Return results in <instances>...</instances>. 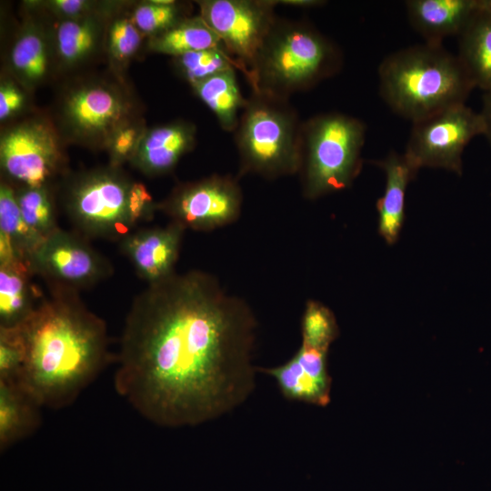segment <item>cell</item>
<instances>
[{
	"label": "cell",
	"instance_id": "1",
	"mask_svg": "<svg viewBox=\"0 0 491 491\" xmlns=\"http://www.w3.org/2000/svg\"><path fill=\"white\" fill-rule=\"evenodd\" d=\"M258 322L248 303L201 270L175 272L137 295L123 329L115 391L148 421L198 426L256 386Z\"/></svg>",
	"mask_w": 491,
	"mask_h": 491
},
{
	"label": "cell",
	"instance_id": "2",
	"mask_svg": "<svg viewBox=\"0 0 491 491\" xmlns=\"http://www.w3.org/2000/svg\"><path fill=\"white\" fill-rule=\"evenodd\" d=\"M20 326L26 356L19 384L42 407L71 405L110 361L106 324L78 293L50 292Z\"/></svg>",
	"mask_w": 491,
	"mask_h": 491
},
{
	"label": "cell",
	"instance_id": "3",
	"mask_svg": "<svg viewBox=\"0 0 491 491\" xmlns=\"http://www.w3.org/2000/svg\"><path fill=\"white\" fill-rule=\"evenodd\" d=\"M379 94L398 115L416 122L466 104L475 88L456 55L424 43L386 55L378 66Z\"/></svg>",
	"mask_w": 491,
	"mask_h": 491
},
{
	"label": "cell",
	"instance_id": "4",
	"mask_svg": "<svg viewBox=\"0 0 491 491\" xmlns=\"http://www.w3.org/2000/svg\"><path fill=\"white\" fill-rule=\"evenodd\" d=\"M342 63L339 47L309 23L276 17L246 77L253 92L288 99L336 75Z\"/></svg>",
	"mask_w": 491,
	"mask_h": 491
},
{
	"label": "cell",
	"instance_id": "5",
	"mask_svg": "<svg viewBox=\"0 0 491 491\" xmlns=\"http://www.w3.org/2000/svg\"><path fill=\"white\" fill-rule=\"evenodd\" d=\"M75 231L86 238L121 241L153 218L157 205L146 187L114 169L92 171L75 178L64 199Z\"/></svg>",
	"mask_w": 491,
	"mask_h": 491
},
{
	"label": "cell",
	"instance_id": "6",
	"mask_svg": "<svg viewBox=\"0 0 491 491\" xmlns=\"http://www.w3.org/2000/svg\"><path fill=\"white\" fill-rule=\"evenodd\" d=\"M302 123L287 98L252 91L234 132L240 175L298 174Z\"/></svg>",
	"mask_w": 491,
	"mask_h": 491
},
{
	"label": "cell",
	"instance_id": "7",
	"mask_svg": "<svg viewBox=\"0 0 491 491\" xmlns=\"http://www.w3.org/2000/svg\"><path fill=\"white\" fill-rule=\"evenodd\" d=\"M366 126L354 116L329 112L302 123V194L314 200L349 187L362 167Z\"/></svg>",
	"mask_w": 491,
	"mask_h": 491
},
{
	"label": "cell",
	"instance_id": "8",
	"mask_svg": "<svg viewBox=\"0 0 491 491\" xmlns=\"http://www.w3.org/2000/svg\"><path fill=\"white\" fill-rule=\"evenodd\" d=\"M484 131L479 112L454 105L413 122L404 155L417 172L434 167L461 175L466 146Z\"/></svg>",
	"mask_w": 491,
	"mask_h": 491
},
{
	"label": "cell",
	"instance_id": "9",
	"mask_svg": "<svg viewBox=\"0 0 491 491\" xmlns=\"http://www.w3.org/2000/svg\"><path fill=\"white\" fill-rule=\"evenodd\" d=\"M35 275L50 292L79 293L109 277L111 263L76 231L58 228L38 245L29 258Z\"/></svg>",
	"mask_w": 491,
	"mask_h": 491
},
{
	"label": "cell",
	"instance_id": "10",
	"mask_svg": "<svg viewBox=\"0 0 491 491\" xmlns=\"http://www.w3.org/2000/svg\"><path fill=\"white\" fill-rule=\"evenodd\" d=\"M242 204L237 179L215 174L178 185L157 208L185 230L212 231L235 222Z\"/></svg>",
	"mask_w": 491,
	"mask_h": 491
},
{
	"label": "cell",
	"instance_id": "11",
	"mask_svg": "<svg viewBox=\"0 0 491 491\" xmlns=\"http://www.w3.org/2000/svg\"><path fill=\"white\" fill-rule=\"evenodd\" d=\"M200 16L246 76L276 15V0H205Z\"/></svg>",
	"mask_w": 491,
	"mask_h": 491
},
{
	"label": "cell",
	"instance_id": "12",
	"mask_svg": "<svg viewBox=\"0 0 491 491\" xmlns=\"http://www.w3.org/2000/svg\"><path fill=\"white\" fill-rule=\"evenodd\" d=\"M0 160L10 179L22 186L43 187L59 171L62 154L54 130L44 122L32 120L2 136Z\"/></svg>",
	"mask_w": 491,
	"mask_h": 491
},
{
	"label": "cell",
	"instance_id": "13",
	"mask_svg": "<svg viewBox=\"0 0 491 491\" xmlns=\"http://www.w3.org/2000/svg\"><path fill=\"white\" fill-rule=\"evenodd\" d=\"M328 349L302 338L300 347L286 363L275 367L256 366V370L271 376L286 400L326 406L332 386Z\"/></svg>",
	"mask_w": 491,
	"mask_h": 491
},
{
	"label": "cell",
	"instance_id": "14",
	"mask_svg": "<svg viewBox=\"0 0 491 491\" xmlns=\"http://www.w3.org/2000/svg\"><path fill=\"white\" fill-rule=\"evenodd\" d=\"M185 231L172 221L165 226L136 229L120 241V248L138 276L155 284L175 272Z\"/></svg>",
	"mask_w": 491,
	"mask_h": 491
},
{
	"label": "cell",
	"instance_id": "15",
	"mask_svg": "<svg viewBox=\"0 0 491 491\" xmlns=\"http://www.w3.org/2000/svg\"><path fill=\"white\" fill-rule=\"evenodd\" d=\"M126 107L120 95L112 89L86 85L74 91L65 105V119L70 127L85 138H105L123 127Z\"/></svg>",
	"mask_w": 491,
	"mask_h": 491
},
{
	"label": "cell",
	"instance_id": "16",
	"mask_svg": "<svg viewBox=\"0 0 491 491\" xmlns=\"http://www.w3.org/2000/svg\"><path fill=\"white\" fill-rule=\"evenodd\" d=\"M411 26L426 43L442 44L459 35L478 9V0H408L405 3Z\"/></svg>",
	"mask_w": 491,
	"mask_h": 491
},
{
	"label": "cell",
	"instance_id": "17",
	"mask_svg": "<svg viewBox=\"0 0 491 491\" xmlns=\"http://www.w3.org/2000/svg\"><path fill=\"white\" fill-rule=\"evenodd\" d=\"M195 141V128L193 125L173 122L143 135L132 158L145 174L164 175L170 172L179 159L193 148Z\"/></svg>",
	"mask_w": 491,
	"mask_h": 491
},
{
	"label": "cell",
	"instance_id": "18",
	"mask_svg": "<svg viewBox=\"0 0 491 491\" xmlns=\"http://www.w3.org/2000/svg\"><path fill=\"white\" fill-rule=\"evenodd\" d=\"M34 275L28 261L0 260V327L22 326L41 302L32 282Z\"/></svg>",
	"mask_w": 491,
	"mask_h": 491
},
{
	"label": "cell",
	"instance_id": "19",
	"mask_svg": "<svg viewBox=\"0 0 491 491\" xmlns=\"http://www.w3.org/2000/svg\"><path fill=\"white\" fill-rule=\"evenodd\" d=\"M376 165L386 175L385 193L376 202L378 231L388 245H393L398 238L404 222L406 187L417 171L404 154L396 151L376 161Z\"/></svg>",
	"mask_w": 491,
	"mask_h": 491
},
{
	"label": "cell",
	"instance_id": "20",
	"mask_svg": "<svg viewBox=\"0 0 491 491\" xmlns=\"http://www.w3.org/2000/svg\"><path fill=\"white\" fill-rule=\"evenodd\" d=\"M42 406L19 383L0 380V451L32 435Z\"/></svg>",
	"mask_w": 491,
	"mask_h": 491
},
{
	"label": "cell",
	"instance_id": "21",
	"mask_svg": "<svg viewBox=\"0 0 491 491\" xmlns=\"http://www.w3.org/2000/svg\"><path fill=\"white\" fill-rule=\"evenodd\" d=\"M457 57L475 88L491 90V14L478 9L458 35Z\"/></svg>",
	"mask_w": 491,
	"mask_h": 491
},
{
	"label": "cell",
	"instance_id": "22",
	"mask_svg": "<svg viewBox=\"0 0 491 491\" xmlns=\"http://www.w3.org/2000/svg\"><path fill=\"white\" fill-rule=\"evenodd\" d=\"M235 68L221 72L199 83L193 89L214 113L221 128L235 132L247 98L242 95Z\"/></svg>",
	"mask_w": 491,
	"mask_h": 491
},
{
	"label": "cell",
	"instance_id": "23",
	"mask_svg": "<svg viewBox=\"0 0 491 491\" xmlns=\"http://www.w3.org/2000/svg\"><path fill=\"white\" fill-rule=\"evenodd\" d=\"M43 238L25 223L18 206L15 189L7 183L0 186V258H29Z\"/></svg>",
	"mask_w": 491,
	"mask_h": 491
},
{
	"label": "cell",
	"instance_id": "24",
	"mask_svg": "<svg viewBox=\"0 0 491 491\" xmlns=\"http://www.w3.org/2000/svg\"><path fill=\"white\" fill-rule=\"evenodd\" d=\"M150 48L175 57L205 49L225 51L220 38L200 15L185 17L170 28L152 35Z\"/></svg>",
	"mask_w": 491,
	"mask_h": 491
},
{
	"label": "cell",
	"instance_id": "25",
	"mask_svg": "<svg viewBox=\"0 0 491 491\" xmlns=\"http://www.w3.org/2000/svg\"><path fill=\"white\" fill-rule=\"evenodd\" d=\"M15 196L25 223L43 239L59 228L55 205L46 186H22L15 190Z\"/></svg>",
	"mask_w": 491,
	"mask_h": 491
},
{
	"label": "cell",
	"instance_id": "26",
	"mask_svg": "<svg viewBox=\"0 0 491 491\" xmlns=\"http://www.w3.org/2000/svg\"><path fill=\"white\" fill-rule=\"evenodd\" d=\"M181 75L193 85L221 72L240 66L225 51L205 49L189 52L175 57Z\"/></svg>",
	"mask_w": 491,
	"mask_h": 491
},
{
	"label": "cell",
	"instance_id": "27",
	"mask_svg": "<svg viewBox=\"0 0 491 491\" xmlns=\"http://www.w3.org/2000/svg\"><path fill=\"white\" fill-rule=\"evenodd\" d=\"M96 28L88 20H67L61 23L56 32V45L61 58L75 63L88 55L95 47Z\"/></svg>",
	"mask_w": 491,
	"mask_h": 491
},
{
	"label": "cell",
	"instance_id": "28",
	"mask_svg": "<svg viewBox=\"0 0 491 491\" xmlns=\"http://www.w3.org/2000/svg\"><path fill=\"white\" fill-rule=\"evenodd\" d=\"M11 60L14 68L24 78L30 82L40 80L48 65L44 40L34 32L24 34L13 47Z\"/></svg>",
	"mask_w": 491,
	"mask_h": 491
},
{
	"label": "cell",
	"instance_id": "29",
	"mask_svg": "<svg viewBox=\"0 0 491 491\" xmlns=\"http://www.w3.org/2000/svg\"><path fill=\"white\" fill-rule=\"evenodd\" d=\"M339 335V328L333 312L322 303L308 300L301 320L302 338L330 347Z\"/></svg>",
	"mask_w": 491,
	"mask_h": 491
},
{
	"label": "cell",
	"instance_id": "30",
	"mask_svg": "<svg viewBox=\"0 0 491 491\" xmlns=\"http://www.w3.org/2000/svg\"><path fill=\"white\" fill-rule=\"evenodd\" d=\"M185 17L182 9L173 0H154L136 8L133 22L144 33L159 34Z\"/></svg>",
	"mask_w": 491,
	"mask_h": 491
},
{
	"label": "cell",
	"instance_id": "31",
	"mask_svg": "<svg viewBox=\"0 0 491 491\" xmlns=\"http://www.w3.org/2000/svg\"><path fill=\"white\" fill-rule=\"evenodd\" d=\"M26 356L21 326L0 327V380L19 383Z\"/></svg>",
	"mask_w": 491,
	"mask_h": 491
},
{
	"label": "cell",
	"instance_id": "32",
	"mask_svg": "<svg viewBox=\"0 0 491 491\" xmlns=\"http://www.w3.org/2000/svg\"><path fill=\"white\" fill-rule=\"evenodd\" d=\"M141 42L139 29L128 19L116 20L109 31L111 55L119 61H125L138 49Z\"/></svg>",
	"mask_w": 491,
	"mask_h": 491
},
{
	"label": "cell",
	"instance_id": "33",
	"mask_svg": "<svg viewBox=\"0 0 491 491\" xmlns=\"http://www.w3.org/2000/svg\"><path fill=\"white\" fill-rule=\"evenodd\" d=\"M140 140L138 131L134 126H123L113 136L112 156L115 163L133 157Z\"/></svg>",
	"mask_w": 491,
	"mask_h": 491
},
{
	"label": "cell",
	"instance_id": "34",
	"mask_svg": "<svg viewBox=\"0 0 491 491\" xmlns=\"http://www.w3.org/2000/svg\"><path fill=\"white\" fill-rule=\"evenodd\" d=\"M24 97L12 85H2L0 88V118L5 119L23 105Z\"/></svg>",
	"mask_w": 491,
	"mask_h": 491
},
{
	"label": "cell",
	"instance_id": "35",
	"mask_svg": "<svg viewBox=\"0 0 491 491\" xmlns=\"http://www.w3.org/2000/svg\"><path fill=\"white\" fill-rule=\"evenodd\" d=\"M52 5L62 14L74 16L83 13L88 4L82 0H56L53 1Z\"/></svg>",
	"mask_w": 491,
	"mask_h": 491
},
{
	"label": "cell",
	"instance_id": "36",
	"mask_svg": "<svg viewBox=\"0 0 491 491\" xmlns=\"http://www.w3.org/2000/svg\"><path fill=\"white\" fill-rule=\"evenodd\" d=\"M479 113L485 126L484 136L491 146V90L484 94L482 109Z\"/></svg>",
	"mask_w": 491,
	"mask_h": 491
},
{
	"label": "cell",
	"instance_id": "37",
	"mask_svg": "<svg viewBox=\"0 0 491 491\" xmlns=\"http://www.w3.org/2000/svg\"><path fill=\"white\" fill-rule=\"evenodd\" d=\"M276 2L277 5H284L301 8L316 7L325 5L326 3L325 1L321 0H278Z\"/></svg>",
	"mask_w": 491,
	"mask_h": 491
},
{
	"label": "cell",
	"instance_id": "38",
	"mask_svg": "<svg viewBox=\"0 0 491 491\" xmlns=\"http://www.w3.org/2000/svg\"><path fill=\"white\" fill-rule=\"evenodd\" d=\"M478 2L482 9L491 14V0H478Z\"/></svg>",
	"mask_w": 491,
	"mask_h": 491
}]
</instances>
